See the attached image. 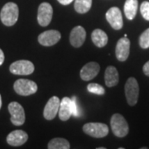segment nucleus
<instances>
[{
	"mask_svg": "<svg viewBox=\"0 0 149 149\" xmlns=\"http://www.w3.org/2000/svg\"><path fill=\"white\" fill-rule=\"evenodd\" d=\"M143 70L144 74H146L147 76H149V61L144 64L143 67Z\"/></svg>",
	"mask_w": 149,
	"mask_h": 149,
	"instance_id": "obj_25",
	"label": "nucleus"
},
{
	"mask_svg": "<svg viewBox=\"0 0 149 149\" xmlns=\"http://www.w3.org/2000/svg\"><path fill=\"white\" fill-rule=\"evenodd\" d=\"M139 7L138 0H126L124 3V13L128 20H133L137 14Z\"/></svg>",
	"mask_w": 149,
	"mask_h": 149,
	"instance_id": "obj_19",
	"label": "nucleus"
},
{
	"mask_svg": "<svg viewBox=\"0 0 149 149\" xmlns=\"http://www.w3.org/2000/svg\"><path fill=\"white\" fill-rule=\"evenodd\" d=\"M59 118L61 121H67L73 114V100L69 97H64L60 104Z\"/></svg>",
	"mask_w": 149,
	"mask_h": 149,
	"instance_id": "obj_13",
	"label": "nucleus"
},
{
	"mask_svg": "<svg viewBox=\"0 0 149 149\" xmlns=\"http://www.w3.org/2000/svg\"><path fill=\"white\" fill-rule=\"evenodd\" d=\"M60 104L61 100H59L58 97L52 96V98H50L43 110V116L47 120H52L55 118L56 114L58 113Z\"/></svg>",
	"mask_w": 149,
	"mask_h": 149,
	"instance_id": "obj_11",
	"label": "nucleus"
},
{
	"mask_svg": "<svg viewBox=\"0 0 149 149\" xmlns=\"http://www.w3.org/2000/svg\"><path fill=\"white\" fill-rule=\"evenodd\" d=\"M139 45L143 49L149 48V28L141 34L139 37Z\"/></svg>",
	"mask_w": 149,
	"mask_h": 149,
	"instance_id": "obj_23",
	"label": "nucleus"
},
{
	"mask_svg": "<svg viewBox=\"0 0 149 149\" xmlns=\"http://www.w3.org/2000/svg\"><path fill=\"white\" fill-rule=\"evenodd\" d=\"M106 19L108 22L110 24L112 28L114 30H120L122 29L123 22V16L120 9L117 7H112L106 13Z\"/></svg>",
	"mask_w": 149,
	"mask_h": 149,
	"instance_id": "obj_9",
	"label": "nucleus"
},
{
	"mask_svg": "<svg viewBox=\"0 0 149 149\" xmlns=\"http://www.w3.org/2000/svg\"><path fill=\"white\" fill-rule=\"evenodd\" d=\"M86 32L85 28L81 26L74 27L70 34V42L74 47H80L85 41Z\"/></svg>",
	"mask_w": 149,
	"mask_h": 149,
	"instance_id": "obj_15",
	"label": "nucleus"
},
{
	"mask_svg": "<svg viewBox=\"0 0 149 149\" xmlns=\"http://www.w3.org/2000/svg\"><path fill=\"white\" fill-rule=\"evenodd\" d=\"M19 16V9L16 3H7L3 7L0 12V18L2 22L7 26L11 27L13 26L17 21Z\"/></svg>",
	"mask_w": 149,
	"mask_h": 149,
	"instance_id": "obj_1",
	"label": "nucleus"
},
{
	"mask_svg": "<svg viewBox=\"0 0 149 149\" xmlns=\"http://www.w3.org/2000/svg\"><path fill=\"white\" fill-rule=\"evenodd\" d=\"M83 131L91 137L101 139L108 135L109 127L102 123H88L83 126Z\"/></svg>",
	"mask_w": 149,
	"mask_h": 149,
	"instance_id": "obj_4",
	"label": "nucleus"
},
{
	"mask_svg": "<svg viewBox=\"0 0 149 149\" xmlns=\"http://www.w3.org/2000/svg\"><path fill=\"white\" fill-rule=\"evenodd\" d=\"M47 148L49 149H69L70 148V145L66 139L56 138L52 139L48 143Z\"/></svg>",
	"mask_w": 149,
	"mask_h": 149,
	"instance_id": "obj_20",
	"label": "nucleus"
},
{
	"mask_svg": "<svg viewBox=\"0 0 149 149\" xmlns=\"http://www.w3.org/2000/svg\"><path fill=\"white\" fill-rule=\"evenodd\" d=\"M74 7L78 13H86L92 7V0H74Z\"/></svg>",
	"mask_w": 149,
	"mask_h": 149,
	"instance_id": "obj_21",
	"label": "nucleus"
},
{
	"mask_svg": "<svg viewBox=\"0 0 149 149\" xmlns=\"http://www.w3.org/2000/svg\"><path fill=\"white\" fill-rule=\"evenodd\" d=\"M130 53V41L127 37H122L118 41L116 48H115V55L116 58L119 61H125L128 58Z\"/></svg>",
	"mask_w": 149,
	"mask_h": 149,
	"instance_id": "obj_12",
	"label": "nucleus"
},
{
	"mask_svg": "<svg viewBox=\"0 0 149 149\" xmlns=\"http://www.w3.org/2000/svg\"><path fill=\"white\" fill-rule=\"evenodd\" d=\"M13 89L17 95L28 96L35 94L37 91V85L31 80L19 79L15 81Z\"/></svg>",
	"mask_w": 149,
	"mask_h": 149,
	"instance_id": "obj_5",
	"label": "nucleus"
},
{
	"mask_svg": "<svg viewBox=\"0 0 149 149\" xmlns=\"http://www.w3.org/2000/svg\"><path fill=\"white\" fill-rule=\"evenodd\" d=\"M28 139V135L22 130H14L11 132L7 137V143L13 147L22 146Z\"/></svg>",
	"mask_w": 149,
	"mask_h": 149,
	"instance_id": "obj_16",
	"label": "nucleus"
},
{
	"mask_svg": "<svg viewBox=\"0 0 149 149\" xmlns=\"http://www.w3.org/2000/svg\"><path fill=\"white\" fill-rule=\"evenodd\" d=\"M8 111L11 114V122L15 126H21L25 123L24 109L17 102H11L8 104Z\"/></svg>",
	"mask_w": 149,
	"mask_h": 149,
	"instance_id": "obj_8",
	"label": "nucleus"
},
{
	"mask_svg": "<svg viewBox=\"0 0 149 149\" xmlns=\"http://www.w3.org/2000/svg\"><path fill=\"white\" fill-rule=\"evenodd\" d=\"M61 32L56 30H48L38 36V42L43 47H51L61 40Z\"/></svg>",
	"mask_w": 149,
	"mask_h": 149,
	"instance_id": "obj_10",
	"label": "nucleus"
},
{
	"mask_svg": "<svg viewBox=\"0 0 149 149\" xmlns=\"http://www.w3.org/2000/svg\"><path fill=\"white\" fill-rule=\"evenodd\" d=\"M87 90L92 94L98 95H104L105 94V90L102 85L97 83H91L87 85Z\"/></svg>",
	"mask_w": 149,
	"mask_h": 149,
	"instance_id": "obj_22",
	"label": "nucleus"
},
{
	"mask_svg": "<svg viewBox=\"0 0 149 149\" xmlns=\"http://www.w3.org/2000/svg\"><path fill=\"white\" fill-rule=\"evenodd\" d=\"M35 66L32 62L27 60H19L12 63L9 66V70L13 74L28 75L33 73Z\"/></svg>",
	"mask_w": 149,
	"mask_h": 149,
	"instance_id": "obj_6",
	"label": "nucleus"
},
{
	"mask_svg": "<svg viewBox=\"0 0 149 149\" xmlns=\"http://www.w3.org/2000/svg\"><path fill=\"white\" fill-rule=\"evenodd\" d=\"M57 1L62 5H68L70 3H72V1H74V0H57Z\"/></svg>",
	"mask_w": 149,
	"mask_h": 149,
	"instance_id": "obj_26",
	"label": "nucleus"
},
{
	"mask_svg": "<svg viewBox=\"0 0 149 149\" xmlns=\"http://www.w3.org/2000/svg\"><path fill=\"white\" fill-rule=\"evenodd\" d=\"M100 66L97 62L91 61L85 65L80 70V78L85 81L93 80L97 74H99Z\"/></svg>",
	"mask_w": 149,
	"mask_h": 149,
	"instance_id": "obj_14",
	"label": "nucleus"
},
{
	"mask_svg": "<svg viewBox=\"0 0 149 149\" xmlns=\"http://www.w3.org/2000/svg\"><path fill=\"white\" fill-rule=\"evenodd\" d=\"M125 96L127 102L130 106H133L137 104L139 95V86L137 80L133 77L128 78L125 86Z\"/></svg>",
	"mask_w": 149,
	"mask_h": 149,
	"instance_id": "obj_3",
	"label": "nucleus"
},
{
	"mask_svg": "<svg viewBox=\"0 0 149 149\" xmlns=\"http://www.w3.org/2000/svg\"><path fill=\"white\" fill-rule=\"evenodd\" d=\"M119 75L117 69L113 66H108L104 72V82L108 87H114L118 84Z\"/></svg>",
	"mask_w": 149,
	"mask_h": 149,
	"instance_id": "obj_17",
	"label": "nucleus"
},
{
	"mask_svg": "<svg viewBox=\"0 0 149 149\" xmlns=\"http://www.w3.org/2000/svg\"><path fill=\"white\" fill-rule=\"evenodd\" d=\"M112 132L118 138H123L128 133V124L126 119L120 113H114L110 120Z\"/></svg>",
	"mask_w": 149,
	"mask_h": 149,
	"instance_id": "obj_2",
	"label": "nucleus"
},
{
	"mask_svg": "<svg viewBox=\"0 0 149 149\" xmlns=\"http://www.w3.org/2000/svg\"><path fill=\"white\" fill-rule=\"evenodd\" d=\"M2 107V97H1V95H0V109Z\"/></svg>",
	"mask_w": 149,
	"mask_h": 149,
	"instance_id": "obj_28",
	"label": "nucleus"
},
{
	"mask_svg": "<svg viewBox=\"0 0 149 149\" xmlns=\"http://www.w3.org/2000/svg\"><path fill=\"white\" fill-rule=\"evenodd\" d=\"M141 14L143 17V18L147 21H149V2L145 1L143 2L140 6Z\"/></svg>",
	"mask_w": 149,
	"mask_h": 149,
	"instance_id": "obj_24",
	"label": "nucleus"
},
{
	"mask_svg": "<svg viewBox=\"0 0 149 149\" xmlns=\"http://www.w3.org/2000/svg\"><path fill=\"white\" fill-rule=\"evenodd\" d=\"M96 149H105L104 147H103V148H96Z\"/></svg>",
	"mask_w": 149,
	"mask_h": 149,
	"instance_id": "obj_29",
	"label": "nucleus"
},
{
	"mask_svg": "<svg viewBox=\"0 0 149 149\" xmlns=\"http://www.w3.org/2000/svg\"><path fill=\"white\" fill-rule=\"evenodd\" d=\"M91 39L93 43L98 47H104L108 43V36L101 29H95L91 34Z\"/></svg>",
	"mask_w": 149,
	"mask_h": 149,
	"instance_id": "obj_18",
	"label": "nucleus"
},
{
	"mask_svg": "<svg viewBox=\"0 0 149 149\" xmlns=\"http://www.w3.org/2000/svg\"><path fill=\"white\" fill-rule=\"evenodd\" d=\"M53 17V8L49 3H42L38 7L37 12V22L40 26H48Z\"/></svg>",
	"mask_w": 149,
	"mask_h": 149,
	"instance_id": "obj_7",
	"label": "nucleus"
},
{
	"mask_svg": "<svg viewBox=\"0 0 149 149\" xmlns=\"http://www.w3.org/2000/svg\"><path fill=\"white\" fill-rule=\"evenodd\" d=\"M4 59H5L4 53H3V52L2 51V49H0V65H3V61H4Z\"/></svg>",
	"mask_w": 149,
	"mask_h": 149,
	"instance_id": "obj_27",
	"label": "nucleus"
}]
</instances>
